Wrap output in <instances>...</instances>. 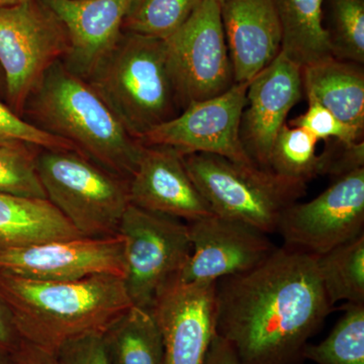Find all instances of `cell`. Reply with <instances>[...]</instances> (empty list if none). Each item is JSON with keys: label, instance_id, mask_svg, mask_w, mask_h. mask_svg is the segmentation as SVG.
I'll list each match as a JSON object with an SVG mask.
<instances>
[{"label": "cell", "instance_id": "6da1fadb", "mask_svg": "<svg viewBox=\"0 0 364 364\" xmlns=\"http://www.w3.org/2000/svg\"><path fill=\"white\" fill-rule=\"evenodd\" d=\"M315 255L275 248L248 272L215 282V335L240 364H301L331 313Z\"/></svg>", "mask_w": 364, "mask_h": 364}, {"label": "cell", "instance_id": "7a4b0ae2", "mask_svg": "<svg viewBox=\"0 0 364 364\" xmlns=\"http://www.w3.org/2000/svg\"><path fill=\"white\" fill-rule=\"evenodd\" d=\"M0 296L23 341L55 353L69 340L102 333L132 305L123 277L98 274L70 282L26 279L0 269Z\"/></svg>", "mask_w": 364, "mask_h": 364}, {"label": "cell", "instance_id": "3957f363", "mask_svg": "<svg viewBox=\"0 0 364 364\" xmlns=\"http://www.w3.org/2000/svg\"><path fill=\"white\" fill-rule=\"evenodd\" d=\"M26 109L36 126L68 141L98 166L126 181L133 176L143 144L129 134L88 81L61 60L46 72Z\"/></svg>", "mask_w": 364, "mask_h": 364}, {"label": "cell", "instance_id": "277c9868", "mask_svg": "<svg viewBox=\"0 0 364 364\" xmlns=\"http://www.w3.org/2000/svg\"><path fill=\"white\" fill-rule=\"evenodd\" d=\"M86 80L139 141L176 117L181 105L164 41L156 38L124 32Z\"/></svg>", "mask_w": 364, "mask_h": 364}, {"label": "cell", "instance_id": "5b68a950", "mask_svg": "<svg viewBox=\"0 0 364 364\" xmlns=\"http://www.w3.org/2000/svg\"><path fill=\"white\" fill-rule=\"evenodd\" d=\"M188 176L213 213L245 223L265 234L277 232L280 218L306 193V184L219 155H184Z\"/></svg>", "mask_w": 364, "mask_h": 364}, {"label": "cell", "instance_id": "8992f818", "mask_svg": "<svg viewBox=\"0 0 364 364\" xmlns=\"http://www.w3.org/2000/svg\"><path fill=\"white\" fill-rule=\"evenodd\" d=\"M37 169L47 200L87 238L119 235L130 205L129 181L116 176L77 151L42 149Z\"/></svg>", "mask_w": 364, "mask_h": 364}, {"label": "cell", "instance_id": "52a82bcc", "mask_svg": "<svg viewBox=\"0 0 364 364\" xmlns=\"http://www.w3.org/2000/svg\"><path fill=\"white\" fill-rule=\"evenodd\" d=\"M69 49L65 26L41 0L0 9V68L11 111L23 114L46 72Z\"/></svg>", "mask_w": 364, "mask_h": 364}, {"label": "cell", "instance_id": "ba28073f", "mask_svg": "<svg viewBox=\"0 0 364 364\" xmlns=\"http://www.w3.org/2000/svg\"><path fill=\"white\" fill-rule=\"evenodd\" d=\"M124 289L132 305L150 310L157 294L177 279L193 252L188 223L129 205L119 226Z\"/></svg>", "mask_w": 364, "mask_h": 364}, {"label": "cell", "instance_id": "9c48e42d", "mask_svg": "<svg viewBox=\"0 0 364 364\" xmlns=\"http://www.w3.org/2000/svg\"><path fill=\"white\" fill-rule=\"evenodd\" d=\"M182 107L219 97L235 85L221 18V4L202 0L188 21L164 41Z\"/></svg>", "mask_w": 364, "mask_h": 364}, {"label": "cell", "instance_id": "30bf717a", "mask_svg": "<svg viewBox=\"0 0 364 364\" xmlns=\"http://www.w3.org/2000/svg\"><path fill=\"white\" fill-rule=\"evenodd\" d=\"M364 167L336 178L308 203H294L280 218L277 232L284 246L323 255L363 234Z\"/></svg>", "mask_w": 364, "mask_h": 364}, {"label": "cell", "instance_id": "8fae6325", "mask_svg": "<svg viewBox=\"0 0 364 364\" xmlns=\"http://www.w3.org/2000/svg\"><path fill=\"white\" fill-rule=\"evenodd\" d=\"M249 82L235 83L219 97L191 102L181 114L148 132L140 142L172 148L182 156L208 153L239 164L257 166L240 138Z\"/></svg>", "mask_w": 364, "mask_h": 364}, {"label": "cell", "instance_id": "7c38bea8", "mask_svg": "<svg viewBox=\"0 0 364 364\" xmlns=\"http://www.w3.org/2000/svg\"><path fill=\"white\" fill-rule=\"evenodd\" d=\"M0 269L26 279L70 282L98 274L124 277V240L79 237L0 251Z\"/></svg>", "mask_w": 364, "mask_h": 364}, {"label": "cell", "instance_id": "4fadbf2b", "mask_svg": "<svg viewBox=\"0 0 364 364\" xmlns=\"http://www.w3.org/2000/svg\"><path fill=\"white\" fill-rule=\"evenodd\" d=\"M150 312L161 332L164 364H203L215 335V282L174 279Z\"/></svg>", "mask_w": 364, "mask_h": 364}, {"label": "cell", "instance_id": "5bb4252c", "mask_svg": "<svg viewBox=\"0 0 364 364\" xmlns=\"http://www.w3.org/2000/svg\"><path fill=\"white\" fill-rule=\"evenodd\" d=\"M188 223L193 252L178 275L183 282H217L248 272L275 250L267 234L215 214Z\"/></svg>", "mask_w": 364, "mask_h": 364}, {"label": "cell", "instance_id": "9a60e30c", "mask_svg": "<svg viewBox=\"0 0 364 364\" xmlns=\"http://www.w3.org/2000/svg\"><path fill=\"white\" fill-rule=\"evenodd\" d=\"M303 92L301 66L282 51L249 82L240 138L260 168L267 169L273 143Z\"/></svg>", "mask_w": 364, "mask_h": 364}, {"label": "cell", "instance_id": "2e32d148", "mask_svg": "<svg viewBox=\"0 0 364 364\" xmlns=\"http://www.w3.org/2000/svg\"><path fill=\"white\" fill-rule=\"evenodd\" d=\"M131 205L191 222L214 214L188 176L183 156L165 146L143 145L129 179Z\"/></svg>", "mask_w": 364, "mask_h": 364}, {"label": "cell", "instance_id": "e0dca14e", "mask_svg": "<svg viewBox=\"0 0 364 364\" xmlns=\"http://www.w3.org/2000/svg\"><path fill=\"white\" fill-rule=\"evenodd\" d=\"M65 26L70 49L65 66L87 79L123 35L135 0H41Z\"/></svg>", "mask_w": 364, "mask_h": 364}, {"label": "cell", "instance_id": "ac0fdd59", "mask_svg": "<svg viewBox=\"0 0 364 364\" xmlns=\"http://www.w3.org/2000/svg\"><path fill=\"white\" fill-rule=\"evenodd\" d=\"M221 18L235 83L249 82L282 51L273 0H223Z\"/></svg>", "mask_w": 364, "mask_h": 364}, {"label": "cell", "instance_id": "d6986e66", "mask_svg": "<svg viewBox=\"0 0 364 364\" xmlns=\"http://www.w3.org/2000/svg\"><path fill=\"white\" fill-rule=\"evenodd\" d=\"M301 81L308 102L322 105L363 134L364 73L359 64L329 57L301 67Z\"/></svg>", "mask_w": 364, "mask_h": 364}, {"label": "cell", "instance_id": "ffe728a7", "mask_svg": "<svg viewBox=\"0 0 364 364\" xmlns=\"http://www.w3.org/2000/svg\"><path fill=\"white\" fill-rule=\"evenodd\" d=\"M79 237L49 200L0 193V251Z\"/></svg>", "mask_w": 364, "mask_h": 364}, {"label": "cell", "instance_id": "44dd1931", "mask_svg": "<svg viewBox=\"0 0 364 364\" xmlns=\"http://www.w3.org/2000/svg\"><path fill=\"white\" fill-rule=\"evenodd\" d=\"M282 26V52L301 67L333 56L324 0H273Z\"/></svg>", "mask_w": 364, "mask_h": 364}, {"label": "cell", "instance_id": "7402d4cb", "mask_svg": "<svg viewBox=\"0 0 364 364\" xmlns=\"http://www.w3.org/2000/svg\"><path fill=\"white\" fill-rule=\"evenodd\" d=\"M102 336L111 364H164L161 332L150 310L130 306Z\"/></svg>", "mask_w": 364, "mask_h": 364}, {"label": "cell", "instance_id": "603a6c76", "mask_svg": "<svg viewBox=\"0 0 364 364\" xmlns=\"http://www.w3.org/2000/svg\"><path fill=\"white\" fill-rule=\"evenodd\" d=\"M318 274L330 305L345 301L364 305V235L316 256Z\"/></svg>", "mask_w": 364, "mask_h": 364}, {"label": "cell", "instance_id": "cb8c5ba5", "mask_svg": "<svg viewBox=\"0 0 364 364\" xmlns=\"http://www.w3.org/2000/svg\"><path fill=\"white\" fill-rule=\"evenodd\" d=\"M318 142L305 129L284 124L273 143L267 170L305 184L326 174L324 154L317 155Z\"/></svg>", "mask_w": 364, "mask_h": 364}, {"label": "cell", "instance_id": "d4e9b609", "mask_svg": "<svg viewBox=\"0 0 364 364\" xmlns=\"http://www.w3.org/2000/svg\"><path fill=\"white\" fill-rule=\"evenodd\" d=\"M344 311L322 342L306 345L305 360L317 364H364V305L346 304Z\"/></svg>", "mask_w": 364, "mask_h": 364}, {"label": "cell", "instance_id": "484cf974", "mask_svg": "<svg viewBox=\"0 0 364 364\" xmlns=\"http://www.w3.org/2000/svg\"><path fill=\"white\" fill-rule=\"evenodd\" d=\"M202 0H135L124 32L165 41L178 30Z\"/></svg>", "mask_w": 364, "mask_h": 364}, {"label": "cell", "instance_id": "4316f807", "mask_svg": "<svg viewBox=\"0 0 364 364\" xmlns=\"http://www.w3.org/2000/svg\"><path fill=\"white\" fill-rule=\"evenodd\" d=\"M0 193L47 200L37 169V154L28 145L0 146Z\"/></svg>", "mask_w": 364, "mask_h": 364}, {"label": "cell", "instance_id": "83f0119b", "mask_svg": "<svg viewBox=\"0 0 364 364\" xmlns=\"http://www.w3.org/2000/svg\"><path fill=\"white\" fill-rule=\"evenodd\" d=\"M332 28L328 30L333 56L364 63V0H329Z\"/></svg>", "mask_w": 364, "mask_h": 364}, {"label": "cell", "instance_id": "f1b7e54d", "mask_svg": "<svg viewBox=\"0 0 364 364\" xmlns=\"http://www.w3.org/2000/svg\"><path fill=\"white\" fill-rule=\"evenodd\" d=\"M28 145L47 150L77 151L71 143L26 122L0 102V146Z\"/></svg>", "mask_w": 364, "mask_h": 364}, {"label": "cell", "instance_id": "f546056e", "mask_svg": "<svg viewBox=\"0 0 364 364\" xmlns=\"http://www.w3.org/2000/svg\"><path fill=\"white\" fill-rule=\"evenodd\" d=\"M289 126L305 129L318 141L335 140L346 146L358 143L363 136V134L342 123L332 112L315 102H309L305 114L291 121Z\"/></svg>", "mask_w": 364, "mask_h": 364}, {"label": "cell", "instance_id": "4dcf8cb0", "mask_svg": "<svg viewBox=\"0 0 364 364\" xmlns=\"http://www.w3.org/2000/svg\"><path fill=\"white\" fill-rule=\"evenodd\" d=\"M58 364H111L102 333H90L65 342L54 353Z\"/></svg>", "mask_w": 364, "mask_h": 364}, {"label": "cell", "instance_id": "1f68e13d", "mask_svg": "<svg viewBox=\"0 0 364 364\" xmlns=\"http://www.w3.org/2000/svg\"><path fill=\"white\" fill-rule=\"evenodd\" d=\"M21 339L11 310L0 296V352L14 354L20 348Z\"/></svg>", "mask_w": 364, "mask_h": 364}, {"label": "cell", "instance_id": "d6a6232c", "mask_svg": "<svg viewBox=\"0 0 364 364\" xmlns=\"http://www.w3.org/2000/svg\"><path fill=\"white\" fill-rule=\"evenodd\" d=\"M203 364H240L231 345L215 335L208 347Z\"/></svg>", "mask_w": 364, "mask_h": 364}, {"label": "cell", "instance_id": "836d02e7", "mask_svg": "<svg viewBox=\"0 0 364 364\" xmlns=\"http://www.w3.org/2000/svg\"><path fill=\"white\" fill-rule=\"evenodd\" d=\"M13 355L20 364H58L54 353L26 341Z\"/></svg>", "mask_w": 364, "mask_h": 364}, {"label": "cell", "instance_id": "e575fe53", "mask_svg": "<svg viewBox=\"0 0 364 364\" xmlns=\"http://www.w3.org/2000/svg\"><path fill=\"white\" fill-rule=\"evenodd\" d=\"M0 364H20L13 354L6 353V352H0Z\"/></svg>", "mask_w": 364, "mask_h": 364}, {"label": "cell", "instance_id": "d590c367", "mask_svg": "<svg viewBox=\"0 0 364 364\" xmlns=\"http://www.w3.org/2000/svg\"><path fill=\"white\" fill-rule=\"evenodd\" d=\"M25 1L26 0H0V9L18 6V4H23Z\"/></svg>", "mask_w": 364, "mask_h": 364}, {"label": "cell", "instance_id": "8d00e7d4", "mask_svg": "<svg viewBox=\"0 0 364 364\" xmlns=\"http://www.w3.org/2000/svg\"><path fill=\"white\" fill-rule=\"evenodd\" d=\"M6 97V81H4V73L0 68V97Z\"/></svg>", "mask_w": 364, "mask_h": 364}, {"label": "cell", "instance_id": "74e56055", "mask_svg": "<svg viewBox=\"0 0 364 364\" xmlns=\"http://www.w3.org/2000/svg\"><path fill=\"white\" fill-rule=\"evenodd\" d=\"M215 1L219 2V4H221V2L223 1V0H215Z\"/></svg>", "mask_w": 364, "mask_h": 364}]
</instances>
